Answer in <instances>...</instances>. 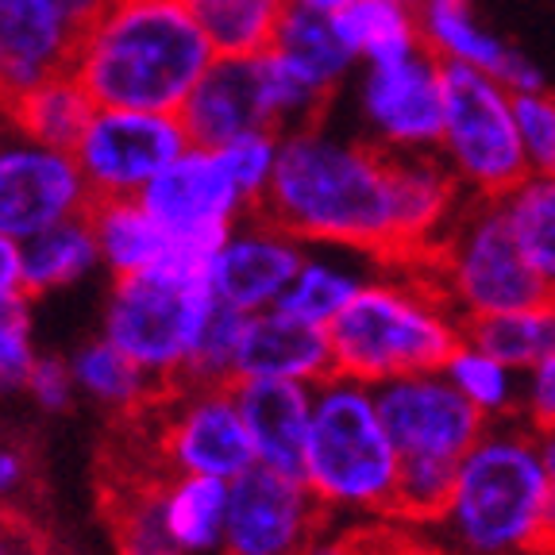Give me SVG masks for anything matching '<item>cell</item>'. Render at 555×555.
<instances>
[{
	"label": "cell",
	"mask_w": 555,
	"mask_h": 555,
	"mask_svg": "<svg viewBox=\"0 0 555 555\" xmlns=\"http://www.w3.org/2000/svg\"><path fill=\"white\" fill-rule=\"evenodd\" d=\"M262 212L309 247H351L382 262L398 259L393 155L359 131L328 124V116L282 131Z\"/></svg>",
	"instance_id": "cell-1"
},
{
	"label": "cell",
	"mask_w": 555,
	"mask_h": 555,
	"mask_svg": "<svg viewBox=\"0 0 555 555\" xmlns=\"http://www.w3.org/2000/svg\"><path fill=\"white\" fill-rule=\"evenodd\" d=\"M217 54L185 0H113L81 31L74 74L96 104L182 113Z\"/></svg>",
	"instance_id": "cell-2"
},
{
	"label": "cell",
	"mask_w": 555,
	"mask_h": 555,
	"mask_svg": "<svg viewBox=\"0 0 555 555\" xmlns=\"http://www.w3.org/2000/svg\"><path fill=\"white\" fill-rule=\"evenodd\" d=\"M436 525L460 555L552 552V482L537 428L520 416L486 425L460 460Z\"/></svg>",
	"instance_id": "cell-3"
},
{
	"label": "cell",
	"mask_w": 555,
	"mask_h": 555,
	"mask_svg": "<svg viewBox=\"0 0 555 555\" xmlns=\"http://www.w3.org/2000/svg\"><path fill=\"white\" fill-rule=\"evenodd\" d=\"M463 336L467 321L443 297L425 262H382L378 274L328 324L336 371L371 386L398 374L443 371Z\"/></svg>",
	"instance_id": "cell-4"
},
{
	"label": "cell",
	"mask_w": 555,
	"mask_h": 555,
	"mask_svg": "<svg viewBox=\"0 0 555 555\" xmlns=\"http://www.w3.org/2000/svg\"><path fill=\"white\" fill-rule=\"evenodd\" d=\"M401 455L378 413L371 382L328 374L317 382L301 478L328 517L393 520Z\"/></svg>",
	"instance_id": "cell-5"
},
{
	"label": "cell",
	"mask_w": 555,
	"mask_h": 555,
	"mask_svg": "<svg viewBox=\"0 0 555 555\" xmlns=\"http://www.w3.org/2000/svg\"><path fill=\"white\" fill-rule=\"evenodd\" d=\"M421 262L463 321L525 309V305L555 297L520 247L502 197L463 201L448 232Z\"/></svg>",
	"instance_id": "cell-6"
},
{
	"label": "cell",
	"mask_w": 555,
	"mask_h": 555,
	"mask_svg": "<svg viewBox=\"0 0 555 555\" xmlns=\"http://www.w3.org/2000/svg\"><path fill=\"white\" fill-rule=\"evenodd\" d=\"M217 301L220 297L212 294L208 278H182L166 270L113 278L101 336L128 351L163 390H173L190 378L193 339Z\"/></svg>",
	"instance_id": "cell-7"
},
{
	"label": "cell",
	"mask_w": 555,
	"mask_h": 555,
	"mask_svg": "<svg viewBox=\"0 0 555 555\" xmlns=\"http://www.w3.org/2000/svg\"><path fill=\"white\" fill-rule=\"evenodd\" d=\"M436 155L467 197H505L529 173L520 143L517 93L475 66H448L443 131Z\"/></svg>",
	"instance_id": "cell-8"
},
{
	"label": "cell",
	"mask_w": 555,
	"mask_h": 555,
	"mask_svg": "<svg viewBox=\"0 0 555 555\" xmlns=\"http://www.w3.org/2000/svg\"><path fill=\"white\" fill-rule=\"evenodd\" d=\"M347 86L356 131L374 147L390 155H428L440 147L448 66L428 47L363 62Z\"/></svg>",
	"instance_id": "cell-9"
},
{
	"label": "cell",
	"mask_w": 555,
	"mask_h": 555,
	"mask_svg": "<svg viewBox=\"0 0 555 555\" xmlns=\"http://www.w3.org/2000/svg\"><path fill=\"white\" fill-rule=\"evenodd\" d=\"M151 416V440L166 475H208L232 482L259 463L235 382H182L155 401Z\"/></svg>",
	"instance_id": "cell-10"
},
{
	"label": "cell",
	"mask_w": 555,
	"mask_h": 555,
	"mask_svg": "<svg viewBox=\"0 0 555 555\" xmlns=\"http://www.w3.org/2000/svg\"><path fill=\"white\" fill-rule=\"evenodd\" d=\"M378 413L405 470H460L486 421L443 371L398 374L374 386Z\"/></svg>",
	"instance_id": "cell-11"
},
{
	"label": "cell",
	"mask_w": 555,
	"mask_h": 555,
	"mask_svg": "<svg viewBox=\"0 0 555 555\" xmlns=\"http://www.w3.org/2000/svg\"><path fill=\"white\" fill-rule=\"evenodd\" d=\"M190 143L193 139L182 124V113L96 104L86 131L74 143V158L93 201L143 197V190Z\"/></svg>",
	"instance_id": "cell-12"
},
{
	"label": "cell",
	"mask_w": 555,
	"mask_h": 555,
	"mask_svg": "<svg viewBox=\"0 0 555 555\" xmlns=\"http://www.w3.org/2000/svg\"><path fill=\"white\" fill-rule=\"evenodd\" d=\"M143 205L158 217V224L173 235L178 247L201 255H217L220 240L240 224L255 205L235 185L217 147L190 143L155 182L143 190Z\"/></svg>",
	"instance_id": "cell-13"
},
{
	"label": "cell",
	"mask_w": 555,
	"mask_h": 555,
	"mask_svg": "<svg viewBox=\"0 0 555 555\" xmlns=\"http://www.w3.org/2000/svg\"><path fill=\"white\" fill-rule=\"evenodd\" d=\"M93 205L74 151L51 147L20 128L0 131V235L27 240Z\"/></svg>",
	"instance_id": "cell-14"
},
{
	"label": "cell",
	"mask_w": 555,
	"mask_h": 555,
	"mask_svg": "<svg viewBox=\"0 0 555 555\" xmlns=\"http://www.w3.org/2000/svg\"><path fill=\"white\" fill-rule=\"evenodd\" d=\"M328 513L301 475L247 467L228 482V529L220 555H297Z\"/></svg>",
	"instance_id": "cell-15"
},
{
	"label": "cell",
	"mask_w": 555,
	"mask_h": 555,
	"mask_svg": "<svg viewBox=\"0 0 555 555\" xmlns=\"http://www.w3.org/2000/svg\"><path fill=\"white\" fill-rule=\"evenodd\" d=\"M305 251H309V243L301 235H294L286 224H278L262 208H255L220 240L217 255H212V267H208L212 294L247 317L274 309L286 297Z\"/></svg>",
	"instance_id": "cell-16"
},
{
	"label": "cell",
	"mask_w": 555,
	"mask_h": 555,
	"mask_svg": "<svg viewBox=\"0 0 555 555\" xmlns=\"http://www.w3.org/2000/svg\"><path fill=\"white\" fill-rule=\"evenodd\" d=\"M182 124L201 147H224L247 131L274 128L262 54H217L182 104Z\"/></svg>",
	"instance_id": "cell-17"
},
{
	"label": "cell",
	"mask_w": 555,
	"mask_h": 555,
	"mask_svg": "<svg viewBox=\"0 0 555 555\" xmlns=\"http://www.w3.org/2000/svg\"><path fill=\"white\" fill-rule=\"evenodd\" d=\"M81 31L54 0H0V108L39 81L74 69Z\"/></svg>",
	"instance_id": "cell-18"
},
{
	"label": "cell",
	"mask_w": 555,
	"mask_h": 555,
	"mask_svg": "<svg viewBox=\"0 0 555 555\" xmlns=\"http://www.w3.org/2000/svg\"><path fill=\"white\" fill-rule=\"evenodd\" d=\"M328 374H336L328 328L301 321V317H294V312L282 309V305L247 317L232 382L282 378V382L317 386V382H324Z\"/></svg>",
	"instance_id": "cell-19"
},
{
	"label": "cell",
	"mask_w": 555,
	"mask_h": 555,
	"mask_svg": "<svg viewBox=\"0 0 555 555\" xmlns=\"http://www.w3.org/2000/svg\"><path fill=\"white\" fill-rule=\"evenodd\" d=\"M235 398H240L243 421H247V433H251L255 460L262 467L301 475L317 386L282 378H247L235 382Z\"/></svg>",
	"instance_id": "cell-20"
},
{
	"label": "cell",
	"mask_w": 555,
	"mask_h": 555,
	"mask_svg": "<svg viewBox=\"0 0 555 555\" xmlns=\"http://www.w3.org/2000/svg\"><path fill=\"white\" fill-rule=\"evenodd\" d=\"M393 190H398V259L393 262H421L448 232L467 193L436 151L393 155Z\"/></svg>",
	"instance_id": "cell-21"
},
{
	"label": "cell",
	"mask_w": 555,
	"mask_h": 555,
	"mask_svg": "<svg viewBox=\"0 0 555 555\" xmlns=\"http://www.w3.org/2000/svg\"><path fill=\"white\" fill-rule=\"evenodd\" d=\"M267 51L286 69H294L301 81H309L317 93L328 96V101H336L339 89L356 78L359 69L336 16L301 9V4H289L286 9V16H282V24L274 31V43Z\"/></svg>",
	"instance_id": "cell-22"
},
{
	"label": "cell",
	"mask_w": 555,
	"mask_h": 555,
	"mask_svg": "<svg viewBox=\"0 0 555 555\" xmlns=\"http://www.w3.org/2000/svg\"><path fill=\"white\" fill-rule=\"evenodd\" d=\"M89 224L101 251V270L113 278H135L163 270L173 259V235L143 205V197H101L89 205Z\"/></svg>",
	"instance_id": "cell-23"
},
{
	"label": "cell",
	"mask_w": 555,
	"mask_h": 555,
	"mask_svg": "<svg viewBox=\"0 0 555 555\" xmlns=\"http://www.w3.org/2000/svg\"><path fill=\"white\" fill-rule=\"evenodd\" d=\"M378 267L382 259L366 251H351V247H309L286 297H282V309H289L309 324L328 328L351 305V297L378 274Z\"/></svg>",
	"instance_id": "cell-24"
},
{
	"label": "cell",
	"mask_w": 555,
	"mask_h": 555,
	"mask_svg": "<svg viewBox=\"0 0 555 555\" xmlns=\"http://www.w3.org/2000/svg\"><path fill=\"white\" fill-rule=\"evenodd\" d=\"M421 20V43L443 62V66H475L502 78V69L517 54L494 27L478 20L475 0H416Z\"/></svg>",
	"instance_id": "cell-25"
},
{
	"label": "cell",
	"mask_w": 555,
	"mask_h": 555,
	"mask_svg": "<svg viewBox=\"0 0 555 555\" xmlns=\"http://www.w3.org/2000/svg\"><path fill=\"white\" fill-rule=\"evenodd\" d=\"M163 525L182 555H220L228 529V482L208 475H166L158 482Z\"/></svg>",
	"instance_id": "cell-26"
},
{
	"label": "cell",
	"mask_w": 555,
	"mask_h": 555,
	"mask_svg": "<svg viewBox=\"0 0 555 555\" xmlns=\"http://www.w3.org/2000/svg\"><path fill=\"white\" fill-rule=\"evenodd\" d=\"M20 251H24V289L31 301L78 286L81 278L101 270V251H96L89 212L27 235V240H20Z\"/></svg>",
	"instance_id": "cell-27"
},
{
	"label": "cell",
	"mask_w": 555,
	"mask_h": 555,
	"mask_svg": "<svg viewBox=\"0 0 555 555\" xmlns=\"http://www.w3.org/2000/svg\"><path fill=\"white\" fill-rule=\"evenodd\" d=\"M78 393L93 398L96 405L116 409V413H151L155 401L163 398V386L151 378L128 351L113 344L108 336L86 339V344L69 356Z\"/></svg>",
	"instance_id": "cell-28"
},
{
	"label": "cell",
	"mask_w": 555,
	"mask_h": 555,
	"mask_svg": "<svg viewBox=\"0 0 555 555\" xmlns=\"http://www.w3.org/2000/svg\"><path fill=\"white\" fill-rule=\"evenodd\" d=\"M93 108H96L93 93L81 86V78L74 69H66V74H54V78L31 86L4 113H9L12 128H20L24 135L39 139V143H51V147L74 151V143L86 131Z\"/></svg>",
	"instance_id": "cell-29"
},
{
	"label": "cell",
	"mask_w": 555,
	"mask_h": 555,
	"mask_svg": "<svg viewBox=\"0 0 555 555\" xmlns=\"http://www.w3.org/2000/svg\"><path fill=\"white\" fill-rule=\"evenodd\" d=\"M336 24L359 66L425 47L413 0H351L347 9L336 12Z\"/></svg>",
	"instance_id": "cell-30"
},
{
	"label": "cell",
	"mask_w": 555,
	"mask_h": 555,
	"mask_svg": "<svg viewBox=\"0 0 555 555\" xmlns=\"http://www.w3.org/2000/svg\"><path fill=\"white\" fill-rule=\"evenodd\" d=\"M467 339L486 347L490 356L509 363L513 371H529L547 351H555V297L552 301L525 305V309L494 312L467 321Z\"/></svg>",
	"instance_id": "cell-31"
},
{
	"label": "cell",
	"mask_w": 555,
	"mask_h": 555,
	"mask_svg": "<svg viewBox=\"0 0 555 555\" xmlns=\"http://www.w3.org/2000/svg\"><path fill=\"white\" fill-rule=\"evenodd\" d=\"M220 54H262L286 16L289 0H185Z\"/></svg>",
	"instance_id": "cell-32"
},
{
	"label": "cell",
	"mask_w": 555,
	"mask_h": 555,
	"mask_svg": "<svg viewBox=\"0 0 555 555\" xmlns=\"http://www.w3.org/2000/svg\"><path fill=\"white\" fill-rule=\"evenodd\" d=\"M443 374L455 382V390L494 425V421H513L520 416V371L490 356L486 347L463 336V344L451 351L443 363Z\"/></svg>",
	"instance_id": "cell-33"
},
{
	"label": "cell",
	"mask_w": 555,
	"mask_h": 555,
	"mask_svg": "<svg viewBox=\"0 0 555 555\" xmlns=\"http://www.w3.org/2000/svg\"><path fill=\"white\" fill-rule=\"evenodd\" d=\"M502 205L529 262L555 294V173H525Z\"/></svg>",
	"instance_id": "cell-34"
},
{
	"label": "cell",
	"mask_w": 555,
	"mask_h": 555,
	"mask_svg": "<svg viewBox=\"0 0 555 555\" xmlns=\"http://www.w3.org/2000/svg\"><path fill=\"white\" fill-rule=\"evenodd\" d=\"M247 312L232 309V305L217 301L201 321L197 339H193V359H190V378L185 382H232L235 378V359H240V339Z\"/></svg>",
	"instance_id": "cell-35"
},
{
	"label": "cell",
	"mask_w": 555,
	"mask_h": 555,
	"mask_svg": "<svg viewBox=\"0 0 555 555\" xmlns=\"http://www.w3.org/2000/svg\"><path fill=\"white\" fill-rule=\"evenodd\" d=\"M158 482H135V490H124L116 498V547L120 555H170V537L163 525V502H158Z\"/></svg>",
	"instance_id": "cell-36"
},
{
	"label": "cell",
	"mask_w": 555,
	"mask_h": 555,
	"mask_svg": "<svg viewBox=\"0 0 555 555\" xmlns=\"http://www.w3.org/2000/svg\"><path fill=\"white\" fill-rule=\"evenodd\" d=\"M224 166L232 170L235 185L247 193L255 208H262L267 201V190L274 182V170H278V151H282V131L274 128H262V131H247V135L232 139L224 147H217Z\"/></svg>",
	"instance_id": "cell-37"
},
{
	"label": "cell",
	"mask_w": 555,
	"mask_h": 555,
	"mask_svg": "<svg viewBox=\"0 0 555 555\" xmlns=\"http://www.w3.org/2000/svg\"><path fill=\"white\" fill-rule=\"evenodd\" d=\"M35 359H39V347L31 328V297L0 305V393L24 390Z\"/></svg>",
	"instance_id": "cell-38"
},
{
	"label": "cell",
	"mask_w": 555,
	"mask_h": 555,
	"mask_svg": "<svg viewBox=\"0 0 555 555\" xmlns=\"http://www.w3.org/2000/svg\"><path fill=\"white\" fill-rule=\"evenodd\" d=\"M517 124L529 173H555V93H547V86L517 93Z\"/></svg>",
	"instance_id": "cell-39"
},
{
	"label": "cell",
	"mask_w": 555,
	"mask_h": 555,
	"mask_svg": "<svg viewBox=\"0 0 555 555\" xmlns=\"http://www.w3.org/2000/svg\"><path fill=\"white\" fill-rule=\"evenodd\" d=\"M378 532H374L371 517H328L317 529V537L301 547L297 555H382L378 552Z\"/></svg>",
	"instance_id": "cell-40"
},
{
	"label": "cell",
	"mask_w": 555,
	"mask_h": 555,
	"mask_svg": "<svg viewBox=\"0 0 555 555\" xmlns=\"http://www.w3.org/2000/svg\"><path fill=\"white\" fill-rule=\"evenodd\" d=\"M24 390L31 393V401L39 409H47V413H62V409H69L74 393H78V378H74L69 359L39 356L31 371H27Z\"/></svg>",
	"instance_id": "cell-41"
},
{
	"label": "cell",
	"mask_w": 555,
	"mask_h": 555,
	"mask_svg": "<svg viewBox=\"0 0 555 555\" xmlns=\"http://www.w3.org/2000/svg\"><path fill=\"white\" fill-rule=\"evenodd\" d=\"M520 421L537 433L555 428V351L520 374Z\"/></svg>",
	"instance_id": "cell-42"
},
{
	"label": "cell",
	"mask_w": 555,
	"mask_h": 555,
	"mask_svg": "<svg viewBox=\"0 0 555 555\" xmlns=\"http://www.w3.org/2000/svg\"><path fill=\"white\" fill-rule=\"evenodd\" d=\"M24 251H20V240L12 235H0V305L24 301Z\"/></svg>",
	"instance_id": "cell-43"
},
{
	"label": "cell",
	"mask_w": 555,
	"mask_h": 555,
	"mask_svg": "<svg viewBox=\"0 0 555 555\" xmlns=\"http://www.w3.org/2000/svg\"><path fill=\"white\" fill-rule=\"evenodd\" d=\"M54 4H59V12L69 20V24L78 27V31H86V27L93 24V20L101 16L113 0H54Z\"/></svg>",
	"instance_id": "cell-44"
},
{
	"label": "cell",
	"mask_w": 555,
	"mask_h": 555,
	"mask_svg": "<svg viewBox=\"0 0 555 555\" xmlns=\"http://www.w3.org/2000/svg\"><path fill=\"white\" fill-rule=\"evenodd\" d=\"M24 460L16 451H0V498H12L24 486Z\"/></svg>",
	"instance_id": "cell-45"
},
{
	"label": "cell",
	"mask_w": 555,
	"mask_h": 555,
	"mask_svg": "<svg viewBox=\"0 0 555 555\" xmlns=\"http://www.w3.org/2000/svg\"><path fill=\"white\" fill-rule=\"evenodd\" d=\"M537 440H540V460H544L547 482H552V552H555V428L537 433Z\"/></svg>",
	"instance_id": "cell-46"
},
{
	"label": "cell",
	"mask_w": 555,
	"mask_h": 555,
	"mask_svg": "<svg viewBox=\"0 0 555 555\" xmlns=\"http://www.w3.org/2000/svg\"><path fill=\"white\" fill-rule=\"evenodd\" d=\"M289 4H301V9H312V12H328V16H336L339 9H347L351 0H289Z\"/></svg>",
	"instance_id": "cell-47"
},
{
	"label": "cell",
	"mask_w": 555,
	"mask_h": 555,
	"mask_svg": "<svg viewBox=\"0 0 555 555\" xmlns=\"http://www.w3.org/2000/svg\"><path fill=\"white\" fill-rule=\"evenodd\" d=\"M0 555H12V552H9V547H4V540H0Z\"/></svg>",
	"instance_id": "cell-48"
},
{
	"label": "cell",
	"mask_w": 555,
	"mask_h": 555,
	"mask_svg": "<svg viewBox=\"0 0 555 555\" xmlns=\"http://www.w3.org/2000/svg\"><path fill=\"white\" fill-rule=\"evenodd\" d=\"M170 555H182V552H170Z\"/></svg>",
	"instance_id": "cell-49"
}]
</instances>
